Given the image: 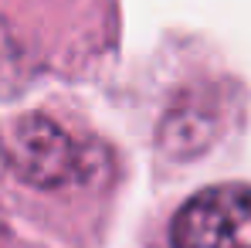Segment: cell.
I'll list each match as a JSON object with an SVG mask.
<instances>
[{
	"mask_svg": "<svg viewBox=\"0 0 251 248\" xmlns=\"http://www.w3.org/2000/svg\"><path fill=\"white\" fill-rule=\"evenodd\" d=\"M7 143V173L34 194H58L85 184L88 166H95L92 150L82 136L51 112H24L14 119Z\"/></svg>",
	"mask_w": 251,
	"mask_h": 248,
	"instance_id": "1",
	"label": "cell"
},
{
	"mask_svg": "<svg viewBox=\"0 0 251 248\" xmlns=\"http://www.w3.org/2000/svg\"><path fill=\"white\" fill-rule=\"evenodd\" d=\"M146 248H251V184H210L190 194Z\"/></svg>",
	"mask_w": 251,
	"mask_h": 248,
	"instance_id": "2",
	"label": "cell"
},
{
	"mask_svg": "<svg viewBox=\"0 0 251 248\" xmlns=\"http://www.w3.org/2000/svg\"><path fill=\"white\" fill-rule=\"evenodd\" d=\"M3 177H7V143L0 136V184H3Z\"/></svg>",
	"mask_w": 251,
	"mask_h": 248,
	"instance_id": "3",
	"label": "cell"
}]
</instances>
